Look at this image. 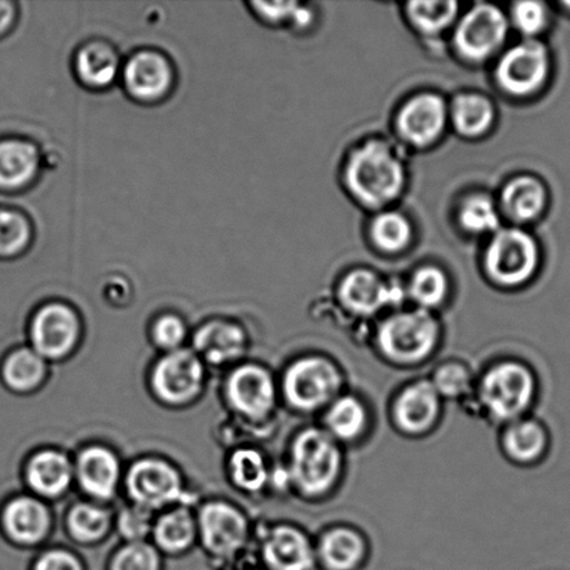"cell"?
I'll return each mask as SVG.
<instances>
[{
    "instance_id": "cell-36",
    "label": "cell",
    "mask_w": 570,
    "mask_h": 570,
    "mask_svg": "<svg viewBox=\"0 0 570 570\" xmlns=\"http://www.w3.org/2000/svg\"><path fill=\"white\" fill-rule=\"evenodd\" d=\"M449 291V277L445 273L435 266H424L412 276L407 294L419 309L432 312L444 304Z\"/></svg>"
},
{
    "instance_id": "cell-47",
    "label": "cell",
    "mask_w": 570,
    "mask_h": 570,
    "mask_svg": "<svg viewBox=\"0 0 570 570\" xmlns=\"http://www.w3.org/2000/svg\"><path fill=\"white\" fill-rule=\"evenodd\" d=\"M567 8L570 9V3H566Z\"/></svg>"
},
{
    "instance_id": "cell-14",
    "label": "cell",
    "mask_w": 570,
    "mask_h": 570,
    "mask_svg": "<svg viewBox=\"0 0 570 570\" xmlns=\"http://www.w3.org/2000/svg\"><path fill=\"white\" fill-rule=\"evenodd\" d=\"M508 26L507 16L497 6H474L458 22L454 38L458 52L473 61L490 58L504 43Z\"/></svg>"
},
{
    "instance_id": "cell-7",
    "label": "cell",
    "mask_w": 570,
    "mask_h": 570,
    "mask_svg": "<svg viewBox=\"0 0 570 570\" xmlns=\"http://www.w3.org/2000/svg\"><path fill=\"white\" fill-rule=\"evenodd\" d=\"M81 327L75 307L60 301L48 302L31 318V348L47 361L63 360L80 341Z\"/></svg>"
},
{
    "instance_id": "cell-15",
    "label": "cell",
    "mask_w": 570,
    "mask_h": 570,
    "mask_svg": "<svg viewBox=\"0 0 570 570\" xmlns=\"http://www.w3.org/2000/svg\"><path fill=\"white\" fill-rule=\"evenodd\" d=\"M197 522L200 541L210 556L233 557L247 543V518L228 502H208L200 510Z\"/></svg>"
},
{
    "instance_id": "cell-17",
    "label": "cell",
    "mask_w": 570,
    "mask_h": 570,
    "mask_svg": "<svg viewBox=\"0 0 570 570\" xmlns=\"http://www.w3.org/2000/svg\"><path fill=\"white\" fill-rule=\"evenodd\" d=\"M338 295L346 311L363 317L400 305L404 298L400 287L383 282L376 273L366 269L348 273L341 282Z\"/></svg>"
},
{
    "instance_id": "cell-11",
    "label": "cell",
    "mask_w": 570,
    "mask_h": 570,
    "mask_svg": "<svg viewBox=\"0 0 570 570\" xmlns=\"http://www.w3.org/2000/svg\"><path fill=\"white\" fill-rule=\"evenodd\" d=\"M443 402L430 379L415 380L395 395L391 404V421L401 434L422 438L438 426Z\"/></svg>"
},
{
    "instance_id": "cell-3",
    "label": "cell",
    "mask_w": 570,
    "mask_h": 570,
    "mask_svg": "<svg viewBox=\"0 0 570 570\" xmlns=\"http://www.w3.org/2000/svg\"><path fill=\"white\" fill-rule=\"evenodd\" d=\"M345 183L360 203L379 208L400 197L405 169L389 144L368 141L350 156Z\"/></svg>"
},
{
    "instance_id": "cell-35",
    "label": "cell",
    "mask_w": 570,
    "mask_h": 570,
    "mask_svg": "<svg viewBox=\"0 0 570 570\" xmlns=\"http://www.w3.org/2000/svg\"><path fill=\"white\" fill-rule=\"evenodd\" d=\"M430 382L443 401H465L473 399L476 380L465 363L450 361L435 367Z\"/></svg>"
},
{
    "instance_id": "cell-33",
    "label": "cell",
    "mask_w": 570,
    "mask_h": 570,
    "mask_svg": "<svg viewBox=\"0 0 570 570\" xmlns=\"http://www.w3.org/2000/svg\"><path fill=\"white\" fill-rule=\"evenodd\" d=\"M110 527V512L91 502H78L67 515V530L78 543H98L108 534Z\"/></svg>"
},
{
    "instance_id": "cell-23",
    "label": "cell",
    "mask_w": 570,
    "mask_h": 570,
    "mask_svg": "<svg viewBox=\"0 0 570 570\" xmlns=\"http://www.w3.org/2000/svg\"><path fill=\"white\" fill-rule=\"evenodd\" d=\"M72 67L82 87L104 91L121 76L122 61L114 45L104 39H92L77 49Z\"/></svg>"
},
{
    "instance_id": "cell-37",
    "label": "cell",
    "mask_w": 570,
    "mask_h": 570,
    "mask_svg": "<svg viewBox=\"0 0 570 570\" xmlns=\"http://www.w3.org/2000/svg\"><path fill=\"white\" fill-rule=\"evenodd\" d=\"M372 238L385 253H399L407 247L412 239V226L399 212H385L374 219Z\"/></svg>"
},
{
    "instance_id": "cell-32",
    "label": "cell",
    "mask_w": 570,
    "mask_h": 570,
    "mask_svg": "<svg viewBox=\"0 0 570 570\" xmlns=\"http://www.w3.org/2000/svg\"><path fill=\"white\" fill-rule=\"evenodd\" d=\"M33 239V227L24 212L0 205V261L20 258Z\"/></svg>"
},
{
    "instance_id": "cell-12",
    "label": "cell",
    "mask_w": 570,
    "mask_h": 570,
    "mask_svg": "<svg viewBox=\"0 0 570 570\" xmlns=\"http://www.w3.org/2000/svg\"><path fill=\"white\" fill-rule=\"evenodd\" d=\"M549 72V50L535 39H528L502 56L495 75L504 91L528 97L544 86Z\"/></svg>"
},
{
    "instance_id": "cell-40",
    "label": "cell",
    "mask_w": 570,
    "mask_h": 570,
    "mask_svg": "<svg viewBox=\"0 0 570 570\" xmlns=\"http://www.w3.org/2000/svg\"><path fill=\"white\" fill-rule=\"evenodd\" d=\"M110 570H161L159 550L145 541L127 543L116 552Z\"/></svg>"
},
{
    "instance_id": "cell-34",
    "label": "cell",
    "mask_w": 570,
    "mask_h": 570,
    "mask_svg": "<svg viewBox=\"0 0 570 570\" xmlns=\"http://www.w3.org/2000/svg\"><path fill=\"white\" fill-rule=\"evenodd\" d=\"M230 476L238 489L259 493L271 482L269 465L265 456L254 449H239L230 458Z\"/></svg>"
},
{
    "instance_id": "cell-21",
    "label": "cell",
    "mask_w": 570,
    "mask_h": 570,
    "mask_svg": "<svg viewBox=\"0 0 570 570\" xmlns=\"http://www.w3.org/2000/svg\"><path fill=\"white\" fill-rule=\"evenodd\" d=\"M42 156L36 142L21 137H0V193L17 194L36 183Z\"/></svg>"
},
{
    "instance_id": "cell-26",
    "label": "cell",
    "mask_w": 570,
    "mask_h": 570,
    "mask_svg": "<svg viewBox=\"0 0 570 570\" xmlns=\"http://www.w3.org/2000/svg\"><path fill=\"white\" fill-rule=\"evenodd\" d=\"M72 479H75V466L63 452L39 451L27 462V484L33 493L45 499H56L65 494Z\"/></svg>"
},
{
    "instance_id": "cell-2",
    "label": "cell",
    "mask_w": 570,
    "mask_h": 570,
    "mask_svg": "<svg viewBox=\"0 0 570 570\" xmlns=\"http://www.w3.org/2000/svg\"><path fill=\"white\" fill-rule=\"evenodd\" d=\"M538 396V379L521 361L504 360L485 368L473 399L491 422L505 426L528 415Z\"/></svg>"
},
{
    "instance_id": "cell-9",
    "label": "cell",
    "mask_w": 570,
    "mask_h": 570,
    "mask_svg": "<svg viewBox=\"0 0 570 570\" xmlns=\"http://www.w3.org/2000/svg\"><path fill=\"white\" fill-rule=\"evenodd\" d=\"M126 489L134 504L150 512L181 501L183 479L171 463L159 458H144L128 469Z\"/></svg>"
},
{
    "instance_id": "cell-44",
    "label": "cell",
    "mask_w": 570,
    "mask_h": 570,
    "mask_svg": "<svg viewBox=\"0 0 570 570\" xmlns=\"http://www.w3.org/2000/svg\"><path fill=\"white\" fill-rule=\"evenodd\" d=\"M549 21L546 6L539 2H518L512 6V22L527 37L544 30Z\"/></svg>"
},
{
    "instance_id": "cell-24",
    "label": "cell",
    "mask_w": 570,
    "mask_h": 570,
    "mask_svg": "<svg viewBox=\"0 0 570 570\" xmlns=\"http://www.w3.org/2000/svg\"><path fill=\"white\" fill-rule=\"evenodd\" d=\"M368 546L360 530L334 527L323 532L316 543L317 562L327 570H356L367 558Z\"/></svg>"
},
{
    "instance_id": "cell-27",
    "label": "cell",
    "mask_w": 570,
    "mask_h": 570,
    "mask_svg": "<svg viewBox=\"0 0 570 570\" xmlns=\"http://www.w3.org/2000/svg\"><path fill=\"white\" fill-rule=\"evenodd\" d=\"M501 449L508 460L517 465H533L549 450V433L543 423L524 416L505 424L501 434Z\"/></svg>"
},
{
    "instance_id": "cell-46",
    "label": "cell",
    "mask_w": 570,
    "mask_h": 570,
    "mask_svg": "<svg viewBox=\"0 0 570 570\" xmlns=\"http://www.w3.org/2000/svg\"><path fill=\"white\" fill-rule=\"evenodd\" d=\"M19 20V6L11 0H0V39L9 36L14 30Z\"/></svg>"
},
{
    "instance_id": "cell-25",
    "label": "cell",
    "mask_w": 570,
    "mask_h": 570,
    "mask_svg": "<svg viewBox=\"0 0 570 570\" xmlns=\"http://www.w3.org/2000/svg\"><path fill=\"white\" fill-rule=\"evenodd\" d=\"M322 428L341 445L365 438L371 426L366 402L352 393H343L323 412Z\"/></svg>"
},
{
    "instance_id": "cell-30",
    "label": "cell",
    "mask_w": 570,
    "mask_h": 570,
    "mask_svg": "<svg viewBox=\"0 0 570 570\" xmlns=\"http://www.w3.org/2000/svg\"><path fill=\"white\" fill-rule=\"evenodd\" d=\"M153 533L159 550L169 554H181L191 549L197 539L198 522L188 508H175L155 521Z\"/></svg>"
},
{
    "instance_id": "cell-5",
    "label": "cell",
    "mask_w": 570,
    "mask_h": 570,
    "mask_svg": "<svg viewBox=\"0 0 570 570\" xmlns=\"http://www.w3.org/2000/svg\"><path fill=\"white\" fill-rule=\"evenodd\" d=\"M345 377L341 367L326 355L296 357L285 368L282 380L284 400L299 413L326 411L344 393Z\"/></svg>"
},
{
    "instance_id": "cell-28",
    "label": "cell",
    "mask_w": 570,
    "mask_h": 570,
    "mask_svg": "<svg viewBox=\"0 0 570 570\" xmlns=\"http://www.w3.org/2000/svg\"><path fill=\"white\" fill-rule=\"evenodd\" d=\"M47 360L31 346H21L9 352L0 363V382L16 394L36 391L47 379Z\"/></svg>"
},
{
    "instance_id": "cell-10",
    "label": "cell",
    "mask_w": 570,
    "mask_h": 570,
    "mask_svg": "<svg viewBox=\"0 0 570 570\" xmlns=\"http://www.w3.org/2000/svg\"><path fill=\"white\" fill-rule=\"evenodd\" d=\"M121 81L125 91L138 104L154 105L169 97L175 86V67L158 50H138L122 63Z\"/></svg>"
},
{
    "instance_id": "cell-38",
    "label": "cell",
    "mask_w": 570,
    "mask_h": 570,
    "mask_svg": "<svg viewBox=\"0 0 570 570\" xmlns=\"http://www.w3.org/2000/svg\"><path fill=\"white\" fill-rule=\"evenodd\" d=\"M460 222L466 232L488 234L499 232L500 214L488 195H472L462 204Z\"/></svg>"
},
{
    "instance_id": "cell-41",
    "label": "cell",
    "mask_w": 570,
    "mask_h": 570,
    "mask_svg": "<svg viewBox=\"0 0 570 570\" xmlns=\"http://www.w3.org/2000/svg\"><path fill=\"white\" fill-rule=\"evenodd\" d=\"M254 13L259 17L262 21H266L267 24H284L289 22L298 28H304L311 24L312 13L311 10L304 8L298 3L294 2H253L250 3Z\"/></svg>"
},
{
    "instance_id": "cell-6",
    "label": "cell",
    "mask_w": 570,
    "mask_h": 570,
    "mask_svg": "<svg viewBox=\"0 0 570 570\" xmlns=\"http://www.w3.org/2000/svg\"><path fill=\"white\" fill-rule=\"evenodd\" d=\"M539 266V245L521 228L495 233L485 253V269L493 282L519 287L534 276Z\"/></svg>"
},
{
    "instance_id": "cell-8",
    "label": "cell",
    "mask_w": 570,
    "mask_h": 570,
    "mask_svg": "<svg viewBox=\"0 0 570 570\" xmlns=\"http://www.w3.org/2000/svg\"><path fill=\"white\" fill-rule=\"evenodd\" d=\"M205 383V367L193 350L167 352L156 363L150 384L161 402L167 405H186L198 399Z\"/></svg>"
},
{
    "instance_id": "cell-13",
    "label": "cell",
    "mask_w": 570,
    "mask_h": 570,
    "mask_svg": "<svg viewBox=\"0 0 570 570\" xmlns=\"http://www.w3.org/2000/svg\"><path fill=\"white\" fill-rule=\"evenodd\" d=\"M228 404L248 421L261 422L271 416L277 404L275 377L261 365H243L230 374L226 384Z\"/></svg>"
},
{
    "instance_id": "cell-18",
    "label": "cell",
    "mask_w": 570,
    "mask_h": 570,
    "mask_svg": "<svg viewBox=\"0 0 570 570\" xmlns=\"http://www.w3.org/2000/svg\"><path fill=\"white\" fill-rule=\"evenodd\" d=\"M262 557L269 570H313L317 563L316 544L291 524H278L266 533Z\"/></svg>"
},
{
    "instance_id": "cell-43",
    "label": "cell",
    "mask_w": 570,
    "mask_h": 570,
    "mask_svg": "<svg viewBox=\"0 0 570 570\" xmlns=\"http://www.w3.org/2000/svg\"><path fill=\"white\" fill-rule=\"evenodd\" d=\"M153 338L161 350L167 352L180 350L187 338L186 323L175 313H166L156 318L153 326Z\"/></svg>"
},
{
    "instance_id": "cell-4",
    "label": "cell",
    "mask_w": 570,
    "mask_h": 570,
    "mask_svg": "<svg viewBox=\"0 0 570 570\" xmlns=\"http://www.w3.org/2000/svg\"><path fill=\"white\" fill-rule=\"evenodd\" d=\"M441 343V326L432 312L400 311L385 317L376 332V348L395 366L413 367L428 362Z\"/></svg>"
},
{
    "instance_id": "cell-31",
    "label": "cell",
    "mask_w": 570,
    "mask_h": 570,
    "mask_svg": "<svg viewBox=\"0 0 570 570\" xmlns=\"http://www.w3.org/2000/svg\"><path fill=\"white\" fill-rule=\"evenodd\" d=\"M494 106L489 98L478 94H463L454 99L451 119L456 131L465 137H480L494 121Z\"/></svg>"
},
{
    "instance_id": "cell-22",
    "label": "cell",
    "mask_w": 570,
    "mask_h": 570,
    "mask_svg": "<svg viewBox=\"0 0 570 570\" xmlns=\"http://www.w3.org/2000/svg\"><path fill=\"white\" fill-rule=\"evenodd\" d=\"M193 344L200 360L222 366L238 361L247 352V335L239 324L217 318L195 332Z\"/></svg>"
},
{
    "instance_id": "cell-19",
    "label": "cell",
    "mask_w": 570,
    "mask_h": 570,
    "mask_svg": "<svg viewBox=\"0 0 570 570\" xmlns=\"http://www.w3.org/2000/svg\"><path fill=\"white\" fill-rule=\"evenodd\" d=\"M75 478L94 500H114L121 480L119 458L108 446H87L77 458Z\"/></svg>"
},
{
    "instance_id": "cell-16",
    "label": "cell",
    "mask_w": 570,
    "mask_h": 570,
    "mask_svg": "<svg viewBox=\"0 0 570 570\" xmlns=\"http://www.w3.org/2000/svg\"><path fill=\"white\" fill-rule=\"evenodd\" d=\"M52 528L48 507L31 495H17L0 510V530L10 543L21 547L41 544Z\"/></svg>"
},
{
    "instance_id": "cell-42",
    "label": "cell",
    "mask_w": 570,
    "mask_h": 570,
    "mask_svg": "<svg viewBox=\"0 0 570 570\" xmlns=\"http://www.w3.org/2000/svg\"><path fill=\"white\" fill-rule=\"evenodd\" d=\"M117 530L127 543H141L154 530L153 512L136 504L122 508L117 517Z\"/></svg>"
},
{
    "instance_id": "cell-20",
    "label": "cell",
    "mask_w": 570,
    "mask_h": 570,
    "mask_svg": "<svg viewBox=\"0 0 570 570\" xmlns=\"http://www.w3.org/2000/svg\"><path fill=\"white\" fill-rule=\"evenodd\" d=\"M449 110L443 98L434 94H421L407 100L399 115V130L407 142L428 147L438 141L444 131Z\"/></svg>"
},
{
    "instance_id": "cell-45",
    "label": "cell",
    "mask_w": 570,
    "mask_h": 570,
    "mask_svg": "<svg viewBox=\"0 0 570 570\" xmlns=\"http://www.w3.org/2000/svg\"><path fill=\"white\" fill-rule=\"evenodd\" d=\"M32 570H83V567L72 552L50 550L38 558Z\"/></svg>"
},
{
    "instance_id": "cell-1",
    "label": "cell",
    "mask_w": 570,
    "mask_h": 570,
    "mask_svg": "<svg viewBox=\"0 0 570 570\" xmlns=\"http://www.w3.org/2000/svg\"><path fill=\"white\" fill-rule=\"evenodd\" d=\"M289 484L306 500H322L332 494L344 473L343 445L322 426L296 433L289 445L285 469Z\"/></svg>"
},
{
    "instance_id": "cell-29",
    "label": "cell",
    "mask_w": 570,
    "mask_h": 570,
    "mask_svg": "<svg viewBox=\"0 0 570 570\" xmlns=\"http://www.w3.org/2000/svg\"><path fill=\"white\" fill-rule=\"evenodd\" d=\"M502 208L515 222L534 220L543 214L547 189L539 178L519 176L507 184L502 191Z\"/></svg>"
},
{
    "instance_id": "cell-39",
    "label": "cell",
    "mask_w": 570,
    "mask_h": 570,
    "mask_svg": "<svg viewBox=\"0 0 570 570\" xmlns=\"http://www.w3.org/2000/svg\"><path fill=\"white\" fill-rule=\"evenodd\" d=\"M456 2H413L407 4V16L424 33H439L456 19Z\"/></svg>"
}]
</instances>
